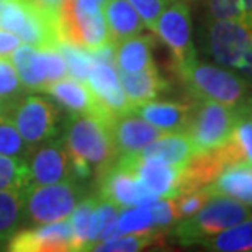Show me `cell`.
<instances>
[{"label": "cell", "instance_id": "1", "mask_svg": "<svg viewBox=\"0 0 252 252\" xmlns=\"http://www.w3.org/2000/svg\"><path fill=\"white\" fill-rule=\"evenodd\" d=\"M75 172V180H85L92 170L100 172L117 159L112 136V120L85 113L70 117L64 136Z\"/></svg>", "mask_w": 252, "mask_h": 252}, {"label": "cell", "instance_id": "2", "mask_svg": "<svg viewBox=\"0 0 252 252\" xmlns=\"http://www.w3.org/2000/svg\"><path fill=\"white\" fill-rule=\"evenodd\" d=\"M193 98H205L233 108L252 105V82L223 65L191 59L175 69Z\"/></svg>", "mask_w": 252, "mask_h": 252}, {"label": "cell", "instance_id": "3", "mask_svg": "<svg viewBox=\"0 0 252 252\" xmlns=\"http://www.w3.org/2000/svg\"><path fill=\"white\" fill-rule=\"evenodd\" d=\"M208 53L220 65L252 82V18H221L206 33Z\"/></svg>", "mask_w": 252, "mask_h": 252}, {"label": "cell", "instance_id": "4", "mask_svg": "<svg viewBox=\"0 0 252 252\" xmlns=\"http://www.w3.org/2000/svg\"><path fill=\"white\" fill-rule=\"evenodd\" d=\"M252 218V208L249 205L231 196H211L193 216L182 220L175 236L182 244H200L201 241Z\"/></svg>", "mask_w": 252, "mask_h": 252}, {"label": "cell", "instance_id": "5", "mask_svg": "<svg viewBox=\"0 0 252 252\" xmlns=\"http://www.w3.org/2000/svg\"><path fill=\"white\" fill-rule=\"evenodd\" d=\"M195 108L187 133L195 153L223 146L231 138L238 120L249 113V108H233L205 98H193Z\"/></svg>", "mask_w": 252, "mask_h": 252}, {"label": "cell", "instance_id": "6", "mask_svg": "<svg viewBox=\"0 0 252 252\" xmlns=\"http://www.w3.org/2000/svg\"><path fill=\"white\" fill-rule=\"evenodd\" d=\"M97 175L98 196L120 208L151 205L158 200V196L139 180L136 156H120Z\"/></svg>", "mask_w": 252, "mask_h": 252}, {"label": "cell", "instance_id": "7", "mask_svg": "<svg viewBox=\"0 0 252 252\" xmlns=\"http://www.w3.org/2000/svg\"><path fill=\"white\" fill-rule=\"evenodd\" d=\"M80 189L75 180L30 185L25 190V216L34 224L67 220L79 201Z\"/></svg>", "mask_w": 252, "mask_h": 252}, {"label": "cell", "instance_id": "8", "mask_svg": "<svg viewBox=\"0 0 252 252\" xmlns=\"http://www.w3.org/2000/svg\"><path fill=\"white\" fill-rule=\"evenodd\" d=\"M10 58L28 92H44L53 82L67 75V65L58 48H34L32 44H23L15 49Z\"/></svg>", "mask_w": 252, "mask_h": 252}, {"label": "cell", "instance_id": "9", "mask_svg": "<svg viewBox=\"0 0 252 252\" xmlns=\"http://www.w3.org/2000/svg\"><path fill=\"white\" fill-rule=\"evenodd\" d=\"M7 115L12 118L22 138L32 148L56 138L59 131L58 108L38 95L22 97L17 103L12 105Z\"/></svg>", "mask_w": 252, "mask_h": 252}, {"label": "cell", "instance_id": "10", "mask_svg": "<svg viewBox=\"0 0 252 252\" xmlns=\"http://www.w3.org/2000/svg\"><path fill=\"white\" fill-rule=\"evenodd\" d=\"M154 33L169 48L174 69L196 58L191 39V13L187 0H172L158 18Z\"/></svg>", "mask_w": 252, "mask_h": 252}, {"label": "cell", "instance_id": "11", "mask_svg": "<svg viewBox=\"0 0 252 252\" xmlns=\"http://www.w3.org/2000/svg\"><path fill=\"white\" fill-rule=\"evenodd\" d=\"M32 185H49L75 180L74 165L64 139H49L28 156Z\"/></svg>", "mask_w": 252, "mask_h": 252}, {"label": "cell", "instance_id": "12", "mask_svg": "<svg viewBox=\"0 0 252 252\" xmlns=\"http://www.w3.org/2000/svg\"><path fill=\"white\" fill-rule=\"evenodd\" d=\"M7 249L12 252H75L70 221L67 218L17 231L8 239Z\"/></svg>", "mask_w": 252, "mask_h": 252}, {"label": "cell", "instance_id": "13", "mask_svg": "<svg viewBox=\"0 0 252 252\" xmlns=\"http://www.w3.org/2000/svg\"><path fill=\"white\" fill-rule=\"evenodd\" d=\"M164 133L165 131L148 123L133 110L115 115L112 120V136L115 149H117V158L138 156L146 146L160 138Z\"/></svg>", "mask_w": 252, "mask_h": 252}, {"label": "cell", "instance_id": "14", "mask_svg": "<svg viewBox=\"0 0 252 252\" xmlns=\"http://www.w3.org/2000/svg\"><path fill=\"white\" fill-rule=\"evenodd\" d=\"M85 82L94 92L97 102L112 117L129 110V103L126 100L122 82H120L118 70L115 67L113 61L95 58V63L92 69H90Z\"/></svg>", "mask_w": 252, "mask_h": 252}, {"label": "cell", "instance_id": "15", "mask_svg": "<svg viewBox=\"0 0 252 252\" xmlns=\"http://www.w3.org/2000/svg\"><path fill=\"white\" fill-rule=\"evenodd\" d=\"M44 92L51 95L61 107L67 110L70 117L92 113V115H98V117H103L108 120L115 118L97 102L94 92L90 90L85 80L75 79L69 74L64 75L61 79H58L56 82H53Z\"/></svg>", "mask_w": 252, "mask_h": 252}, {"label": "cell", "instance_id": "16", "mask_svg": "<svg viewBox=\"0 0 252 252\" xmlns=\"http://www.w3.org/2000/svg\"><path fill=\"white\" fill-rule=\"evenodd\" d=\"M193 108L195 100L170 102V100L154 98L138 105V107H133L131 110L165 133H179V131H187L191 122V115H193Z\"/></svg>", "mask_w": 252, "mask_h": 252}, {"label": "cell", "instance_id": "17", "mask_svg": "<svg viewBox=\"0 0 252 252\" xmlns=\"http://www.w3.org/2000/svg\"><path fill=\"white\" fill-rule=\"evenodd\" d=\"M180 167L159 159H141L136 156V172L139 180L158 198H174L180 189Z\"/></svg>", "mask_w": 252, "mask_h": 252}, {"label": "cell", "instance_id": "18", "mask_svg": "<svg viewBox=\"0 0 252 252\" xmlns=\"http://www.w3.org/2000/svg\"><path fill=\"white\" fill-rule=\"evenodd\" d=\"M205 190L211 196H231L252 206V164L246 160L228 164Z\"/></svg>", "mask_w": 252, "mask_h": 252}, {"label": "cell", "instance_id": "19", "mask_svg": "<svg viewBox=\"0 0 252 252\" xmlns=\"http://www.w3.org/2000/svg\"><path fill=\"white\" fill-rule=\"evenodd\" d=\"M118 75L126 100L129 103V110L144 102L154 100L169 87L167 80L160 75L156 64L138 72H118Z\"/></svg>", "mask_w": 252, "mask_h": 252}, {"label": "cell", "instance_id": "20", "mask_svg": "<svg viewBox=\"0 0 252 252\" xmlns=\"http://www.w3.org/2000/svg\"><path fill=\"white\" fill-rule=\"evenodd\" d=\"M154 34H134L113 44V63L118 72H138L154 65Z\"/></svg>", "mask_w": 252, "mask_h": 252}, {"label": "cell", "instance_id": "21", "mask_svg": "<svg viewBox=\"0 0 252 252\" xmlns=\"http://www.w3.org/2000/svg\"><path fill=\"white\" fill-rule=\"evenodd\" d=\"M110 41L117 44L126 38L143 33L146 25L128 0H107L102 7Z\"/></svg>", "mask_w": 252, "mask_h": 252}, {"label": "cell", "instance_id": "22", "mask_svg": "<svg viewBox=\"0 0 252 252\" xmlns=\"http://www.w3.org/2000/svg\"><path fill=\"white\" fill-rule=\"evenodd\" d=\"M195 148L187 131L164 133L138 154L141 159H159L172 165H184L193 156Z\"/></svg>", "mask_w": 252, "mask_h": 252}, {"label": "cell", "instance_id": "23", "mask_svg": "<svg viewBox=\"0 0 252 252\" xmlns=\"http://www.w3.org/2000/svg\"><path fill=\"white\" fill-rule=\"evenodd\" d=\"M205 249L216 252L252 251V220L248 218L221 233L210 236L200 243Z\"/></svg>", "mask_w": 252, "mask_h": 252}, {"label": "cell", "instance_id": "24", "mask_svg": "<svg viewBox=\"0 0 252 252\" xmlns=\"http://www.w3.org/2000/svg\"><path fill=\"white\" fill-rule=\"evenodd\" d=\"M25 218V191L0 190V246L8 243Z\"/></svg>", "mask_w": 252, "mask_h": 252}, {"label": "cell", "instance_id": "25", "mask_svg": "<svg viewBox=\"0 0 252 252\" xmlns=\"http://www.w3.org/2000/svg\"><path fill=\"white\" fill-rule=\"evenodd\" d=\"M30 185L28 159L0 154V190L25 191Z\"/></svg>", "mask_w": 252, "mask_h": 252}, {"label": "cell", "instance_id": "26", "mask_svg": "<svg viewBox=\"0 0 252 252\" xmlns=\"http://www.w3.org/2000/svg\"><path fill=\"white\" fill-rule=\"evenodd\" d=\"M98 196H89L75 205L74 211L69 216L70 228H72V238L75 251H89V233L92 224V216L97 206Z\"/></svg>", "mask_w": 252, "mask_h": 252}, {"label": "cell", "instance_id": "27", "mask_svg": "<svg viewBox=\"0 0 252 252\" xmlns=\"http://www.w3.org/2000/svg\"><path fill=\"white\" fill-rule=\"evenodd\" d=\"M160 234L154 231L148 233H126L115 236V238L103 239L92 248V251H103V252H136L143 251L151 246Z\"/></svg>", "mask_w": 252, "mask_h": 252}, {"label": "cell", "instance_id": "28", "mask_svg": "<svg viewBox=\"0 0 252 252\" xmlns=\"http://www.w3.org/2000/svg\"><path fill=\"white\" fill-rule=\"evenodd\" d=\"M25 87L18 77V70L10 56H0V100L7 112L23 97Z\"/></svg>", "mask_w": 252, "mask_h": 252}, {"label": "cell", "instance_id": "29", "mask_svg": "<svg viewBox=\"0 0 252 252\" xmlns=\"http://www.w3.org/2000/svg\"><path fill=\"white\" fill-rule=\"evenodd\" d=\"M117 229L120 234L154 231V220L149 205H138V206H129V208H123L120 211Z\"/></svg>", "mask_w": 252, "mask_h": 252}, {"label": "cell", "instance_id": "30", "mask_svg": "<svg viewBox=\"0 0 252 252\" xmlns=\"http://www.w3.org/2000/svg\"><path fill=\"white\" fill-rule=\"evenodd\" d=\"M32 151L33 148L22 138L12 118L7 113L0 115V154L28 159Z\"/></svg>", "mask_w": 252, "mask_h": 252}, {"label": "cell", "instance_id": "31", "mask_svg": "<svg viewBox=\"0 0 252 252\" xmlns=\"http://www.w3.org/2000/svg\"><path fill=\"white\" fill-rule=\"evenodd\" d=\"M61 51L65 65H67V74L75 79L85 80L95 63V56L92 51L77 46H70V44H61L58 48Z\"/></svg>", "mask_w": 252, "mask_h": 252}, {"label": "cell", "instance_id": "32", "mask_svg": "<svg viewBox=\"0 0 252 252\" xmlns=\"http://www.w3.org/2000/svg\"><path fill=\"white\" fill-rule=\"evenodd\" d=\"M206 7L215 20L252 17V0H206Z\"/></svg>", "mask_w": 252, "mask_h": 252}, {"label": "cell", "instance_id": "33", "mask_svg": "<svg viewBox=\"0 0 252 252\" xmlns=\"http://www.w3.org/2000/svg\"><path fill=\"white\" fill-rule=\"evenodd\" d=\"M210 198H211V195L205 190V187L184 191V193H179L177 196H174L172 203H174V211H175L177 220L182 221V220L190 218V216H193Z\"/></svg>", "mask_w": 252, "mask_h": 252}, {"label": "cell", "instance_id": "34", "mask_svg": "<svg viewBox=\"0 0 252 252\" xmlns=\"http://www.w3.org/2000/svg\"><path fill=\"white\" fill-rule=\"evenodd\" d=\"M231 139L238 146L241 159L252 164V120L249 118V113L243 115L238 120L233 134H231Z\"/></svg>", "mask_w": 252, "mask_h": 252}, {"label": "cell", "instance_id": "35", "mask_svg": "<svg viewBox=\"0 0 252 252\" xmlns=\"http://www.w3.org/2000/svg\"><path fill=\"white\" fill-rule=\"evenodd\" d=\"M149 208L154 220V231L158 234H164V231H167L177 221L172 198H158L149 205Z\"/></svg>", "mask_w": 252, "mask_h": 252}, {"label": "cell", "instance_id": "36", "mask_svg": "<svg viewBox=\"0 0 252 252\" xmlns=\"http://www.w3.org/2000/svg\"><path fill=\"white\" fill-rule=\"evenodd\" d=\"M133 5L138 15L143 18L146 28H149L151 32H154L158 18L160 17L162 10L172 2V0H128Z\"/></svg>", "mask_w": 252, "mask_h": 252}, {"label": "cell", "instance_id": "37", "mask_svg": "<svg viewBox=\"0 0 252 252\" xmlns=\"http://www.w3.org/2000/svg\"><path fill=\"white\" fill-rule=\"evenodd\" d=\"M22 39L12 32L0 30V56H12V53L20 46Z\"/></svg>", "mask_w": 252, "mask_h": 252}, {"label": "cell", "instance_id": "38", "mask_svg": "<svg viewBox=\"0 0 252 252\" xmlns=\"http://www.w3.org/2000/svg\"><path fill=\"white\" fill-rule=\"evenodd\" d=\"M85 2H90V3H95V5H98L100 8L103 7V3L107 2V0H85Z\"/></svg>", "mask_w": 252, "mask_h": 252}, {"label": "cell", "instance_id": "39", "mask_svg": "<svg viewBox=\"0 0 252 252\" xmlns=\"http://www.w3.org/2000/svg\"><path fill=\"white\" fill-rule=\"evenodd\" d=\"M2 113H7V107H5V103L0 100V115H2Z\"/></svg>", "mask_w": 252, "mask_h": 252}, {"label": "cell", "instance_id": "40", "mask_svg": "<svg viewBox=\"0 0 252 252\" xmlns=\"http://www.w3.org/2000/svg\"><path fill=\"white\" fill-rule=\"evenodd\" d=\"M43 2H46V3H51V5H58L59 0H43Z\"/></svg>", "mask_w": 252, "mask_h": 252}, {"label": "cell", "instance_id": "41", "mask_svg": "<svg viewBox=\"0 0 252 252\" xmlns=\"http://www.w3.org/2000/svg\"><path fill=\"white\" fill-rule=\"evenodd\" d=\"M0 2H20V0H0Z\"/></svg>", "mask_w": 252, "mask_h": 252}, {"label": "cell", "instance_id": "42", "mask_svg": "<svg viewBox=\"0 0 252 252\" xmlns=\"http://www.w3.org/2000/svg\"><path fill=\"white\" fill-rule=\"evenodd\" d=\"M249 118L252 120V105H251V108H249Z\"/></svg>", "mask_w": 252, "mask_h": 252}]
</instances>
